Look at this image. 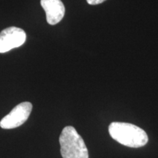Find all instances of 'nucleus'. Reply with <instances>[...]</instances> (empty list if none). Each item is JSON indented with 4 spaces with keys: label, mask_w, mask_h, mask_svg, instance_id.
<instances>
[{
    "label": "nucleus",
    "mask_w": 158,
    "mask_h": 158,
    "mask_svg": "<svg viewBox=\"0 0 158 158\" xmlns=\"http://www.w3.org/2000/svg\"><path fill=\"white\" fill-rule=\"evenodd\" d=\"M105 1H106V0H86V2H87L89 5H98V4L102 3Z\"/></svg>",
    "instance_id": "423d86ee"
},
{
    "label": "nucleus",
    "mask_w": 158,
    "mask_h": 158,
    "mask_svg": "<svg viewBox=\"0 0 158 158\" xmlns=\"http://www.w3.org/2000/svg\"><path fill=\"white\" fill-rule=\"evenodd\" d=\"M40 4L45 12L49 24H56L63 19L65 7L61 0H41Z\"/></svg>",
    "instance_id": "39448f33"
},
{
    "label": "nucleus",
    "mask_w": 158,
    "mask_h": 158,
    "mask_svg": "<svg viewBox=\"0 0 158 158\" xmlns=\"http://www.w3.org/2000/svg\"><path fill=\"white\" fill-rule=\"evenodd\" d=\"M27 35L22 29L11 27L0 32V53H5L18 48L25 43Z\"/></svg>",
    "instance_id": "20e7f679"
},
{
    "label": "nucleus",
    "mask_w": 158,
    "mask_h": 158,
    "mask_svg": "<svg viewBox=\"0 0 158 158\" xmlns=\"http://www.w3.org/2000/svg\"><path fill=\"white\" fill-rule=\"evenodd\" d=\"M108 132L118 143L132 148H139L148 143L147 133L135 124L126 122H114L108 127Z\"/></svg>",
    "instance_id": "f257e3e1"
},
{
    "label": "nucleus",
    "mask_w": 158,
    "mask_h": 158,
    "mask_svg": "<svg viewBox=\"0 0 158 158\" xmlns=\"http://www.w3.org/2000/svg\"><path fill=\"white\" fill-rule=\"evenodd\" d=\"M59 144L62 158H89L86 143L72 126H67L62 130Z\"/></svg>",
    "instance_id": "f03ea898"
},
{
    "label": "nucleus",
    "mask_w": 158,
    "mask_h": 158,
    "mask_svg": "<svg viewBox=\"0 0 158 158\" xmlns=\"http://www.w3.org/2000/svg\"><path fill=\"white\" fill-rule=\"evenodd\" d=\"M31 110L32 104L29 102H23L17 105L0 121V127L7 130L20 127L28 119Z\"/></svg>",
    "instance_id": "7ed1b4c3"
}]
</instances>
